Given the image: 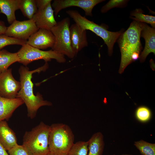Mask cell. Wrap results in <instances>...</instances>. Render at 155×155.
<instances>
[{
    "label": "cell",
    "instance_id": "1f68e13d",
    "mask_svg": "<svg viewBox=\"0 0 155 155\" xmlns=\"http://www.w3.org/2000/svg\"><path fill=\"white\" fill-rule=\"evenodd\" d=\"M121 155H133L129 154H122Z\"/></svg>",
    "mask_w": 155,
    "mask_h": 155
},
{
    "label": "cell",
    "instance_id": "6da1fadb",
    "mask_svg": "<svg viewBox=\"0 0 155 155\" xmlns=\"http://www.w3.org/2000/svg\"><path fill=\"white\" fill-rule=\"evenodd\" d=\"M48 67V62H45L43 65L32 71H30L27 67L23 66H21L19 69L21 87L17 98L23 100L27 108L28 116L31 119L35 117L40 108L52 105L51 102L44 100L42 95L39 92L36 95L34 94V84L32 80L34 73L45 71Z\"/></svg>",
    "mask_w": 155,
    "mask_h": 155
},
{
    "label": "cell",
    "instance_id": "5bb4252c",
    "mask_svg": "<svg viewBox=\"0 0 155 155\" xmlns=\"http://www.w3.org/2000/svg\"><path fill=\"white\" fill-rule=\"evenodd\" d=\"M140 37L144 38L145 46L140 54L139 58L140 62L145 61L148 55L150 53L155 54V29L144 23L141 30Z\"/></svg>",
    "mask_w": 155,
    "mask_h": 155
},
{
    "label": "cell",
    "instance_id": "4316f807",
    "mask_svg": "<svg viewBox=\"0 0 155 155\" xmlns=\"http://www.w3.org/2000/svg\"><path fill=\"white\" fill-rule=\"evenodd\" d=\"M9 155H30L25 146L17 145L8 151Z\"/></svg>",
    "mask_w": 155,
    "mask_h": 155
},
{
    "label": "cell",
    "instance_id": "7a4b0ae2",
    "mask_svg": "<svg viewBox=\"0 0 155 155\" xmlns=\"http://www.w3.org/2000/svg\"><path fill=\"white\" fill-rule=\"evenodd\" d=\"M144 23L133 20L117 40L121 55L119 73L121 74L130 64L139 58L142 49L140 33Z\"/></svg>",
    "mask_w": 155,
    "mask_h": 155
},
{
    "label": "cell",
    "instance_id": "9a60e30c",
    "mask_svg": "<svg viewBox=\"0 0 155 155\" xmlns=\"http://www.w3.org/2000/svg\"><path fill=\"white\" fill-rule=\"evenodd\" d=\"M24 103L20 98L10 99L0 96V121H8L15 110Z\"/></svg>",
    "mask_w": 155,
    "mask_h": 155
},
{
    "label": "cell",
    "instance_id": "8992f818",
    "mask_svg": "<svg viewBox=\"0 0 155 155\" xmlns=\"http://www.w3.org/2000/svg\"><path fill=\"white\" fill-rule=\"evenodd\" d=\"M70 20L65 18L57 22L51 31L55 37L52 50L72 59L76 55L71 47L70 34Z\"/></svg>",
    "mask_w": 155,
    "mask_h": 155
},
{
    "label": "cell",
    "instance_id": "d6986e66",
    "mask_svg": "<svg viewBox=\"0 0 155 155\" xmlns=\"http://www.w3.org/2000/svg\"><path fill=\"white\" fill-rule=\"evenodd\" d=\"M19 61L17 52L11 53L5 49L0 50V74L8 69L11 64Z\"/></svg>",
    "mask_w": 155,
    "mask_h": 155
},
{
    "label": "cell",
    "instance_id": "f1b7e54d",
    "mask_svg": "<svg viewBox=\"0 0 155 155\" xmlns=\"http://www.w3.org/2000/svg\"><path fill=\"white\" fill-rule=\"evenodd\" d=\"M7 28L4 22L0 21V35L5 34Z\"/></svg>",
    "mask_w": 155,
    "mask_h": 155
},
{
    "label": "cell",
    "instance_id": "d4e9b609",
    "mask_svg": "<svg viewBox=\"0 0 155 155\" xmlns=\"http://www.w3.org/2000/svg\"><path fill=\"white\" fill-rule=\"evenodd\" d=\"M129 0H110L100 9L102 13H105L109 10L115 8H123L126 6Z\"/></svg>",
    "mask_w": 155,
    "mask_h": 155
},
{
    "label": "cell",
    "instance_id": "484cf974",
    "mask_svg": "<svg viewBox=\"0 0 155 155\" xmlns=\"http://www.w3.org/2000/svg\"><path fill=\"white\" fill-rule=\"evenodd\" d=\"M151 112L149 109L144 106L138 107L135 112L137 118L142 122H146L148 121L151 116Z\"/></svg>",
    "mask_w": 155,
    "mask_h": 155
},
{
    "label": "cell",
    "instance_id": "4dcf8cb0",
    "mask_svg": "<svg viewBox=\"0 0 155 155\" xmlns=\"http://www.w3.org/2000/svg\"><path fill=\"white\" fill-rule=\"evenodd\" d=\"M150 63L151 68L153 71H154L155 70V63L154 61L152 59H151L150 61Z\"/></svg>",
    "mask_w": 155,
    "mask_h": 155
},
{
    "label": "cell",
    "instance_id": "44dd1931",
    "mask_svg": "<svg viewBox=\"0 0 155 155\" xmlns=\"http://www.w3.org/2000/svg\"><path fill=\"white\" fill-rule=\"evenodd\" d=\"M130 15L131 16L130 18L133 20L149 24L152 28H155V17L144 14L141 9H136L132 11L130 13Z\"/></svg>",
    "mask_w": 155,
    "mask_h": 155
},
{
    "label": "cell",
    "instance_id": "cb8c5ba5",
    "mask_svg": "<svg viewBox=\"0 0 155 155\" xmlns=\"http://www.w3.org/2000/svg\"><path fill=\"white\" fill-rule=\"evenodd\" d=\"M27 40L10 37L4 34L0 35V50L5 46L11 45L22 46L26 44Z\"/></svg>",
    "mask_w": 155,
    "mask_h": 155
},
{
    "label": "cell",
    "instance_id": "52a82bcc",
    "mask_svg": "<svg viewBox=\"0 0 155 155\" xmlns=\"http://www.w3.org/2000/svg\"><path fill=\"white\" fill-rule=\"evenodd\" d=\"M19 58V63L26 66L32 62L37 60L42 59L45 62L55 59L60 63L66 61L65 56L51 49L44 51L32 47L26 44L22 46L17 52Z\"/></svg>",
    "mask_w": 155,
    "mask_h": 155
},
{
    "label": "cell",
    "instance_id": "5b68a950",
    "mask_svg": "<svg viewBox=\"0 0 155 155\" xmlns=\"http://www.w3.org/2000/svg\"><path fill=\"white\" fill-rule=\"evenodd\" d=\"M66 12L82 29L90 30L102 38L107 46L109 55H112L114 44L123 32V29L116 32H111L104 26L89 20L76 10H69Z\"/></svg>",
    "mask_w": 155,
    "mask_h": 155
},
{
    "label": "cell",
    "instance_id": "7402d4cb",
    "mask_svg": "<svg viewBox=\"0 0 155 155\" xmlns=\"http://www.w3.org/2000/svg\"><path fill=\"white\" fill-rule=\"evenodd\" d=\"M134 145L139 150L141 155H155V144L143 140L134 142Z\"/></svg>",
    "mask_w": 155,
    "mask_h": 155
},
{
    "label": "cell",
    "instance_id": "2e32d148",
    "mask_svg": "<svg viewBox=\"0 0 155 155\" xmlns=\"http://www.w3.org/2000/svg\"><path fill=\"white\" fill-rule=\"evenodd\" d=\"M0 143L6 151L18 144L15 133L5 120L0 121Z\"/></svg>",
    "mask_w": 155,
    "mask_h": 155
},
{
    "label": "cell",
    "instance_id": "7c38bea8",
    "mask_svg": "<svg viewBox=\"0 0 155 155\" xmlns=\"http://www.w3.org/2000/svg\"><path fill=\"white\" fill-rule=\"evenodd\" d=\"M51 3L42 9H38L32 19L39 28L51 30L57 24Z\"/></svg>",
    "mask_w": 155,
    "mask_h": 155
},
{
    "label": "cell",
    "instance_id": "30bf717a",
    "mask_svg": "<svg viewBox=\"0 0 155 155\" xmlns=\"http://www.w3.org/2000/svg\"><path fill=\"white\" fill-rule=\"evenodd\" d=\"M21 87L20 82L16 80L12 73V69L0 74V96L10 99L17 98Z\"/></svg>",
    "mask_w": 155,
    "mask_h": 155
},
{
    "label": "cell",
    "instance_id": "277c9868",
    "mask_svg": "<svg viewBox=\"0 0 155 155\" xmlns=\"http://www.w3.org/2000/svg\"><path fill=\"white\" fill-rule=\"evenodd\" d=\"M50 126L42 121L31 130L26 131L23 145L30 155H49Z\"/></svg>",
    "mask_w": 155,
    "mask_h": 155
},
{
    "label": "cell",
    "instance_id": "e0dca14e",
    "mask_svg": "<svg viewBox=\"0 0 155 155\" xmlns=\"http://www.w3.org/2000/svg\"><path fill=\"white\" fill-rule=\"evenodd\" d=\"M20 0H0V13L7 17L10 25L15 20V11L19 9Z\"/></svg>",
    "mask_w": 155,
    "mask_h": 155
},
{
    "label": "cell",
    "instance_id": "83f0119b",
    "mask_svg": "<svg viewBox=\"0 0 155 155\" xmlns=\"http://www.w3.org/2000/svg\"><path fill=\"white\" fill-rule=\"evenodd\" d=\"M52 1L51 0H36L38 9H40L44 8L51 3Z\"/></svg>",
    "mask_w": 155,
    "mask_h": 155
},
{
    "label": "cell",
    "instance_id": "d6a6232c",
    "mask_svg": "<svg viewBox=\"0 0 155 155\" xmlns=\"http://www.w3.org/2000/svg\"><path fill=\"white\" fill-rule=\"evenodd\" d=\"M113 155H115V154H114Z\"/></svg>",
    "mask_w": 155,
    "mask_h": 155
},
{
    "label": "cell",
    "instance_id": "ac0fdd59",
    "mask_svg": "<svg viewBox=\"0 0 155 155\" xmlns=\"http://www.w3.org/2000/svg\"><path fill=\"white\" fill-rule=\"evenodd\" d=\"M88 141V155H102L104 143L103 135L101 132L94 133Z\"/></svg>",
    "mask_w": 155,
    "mask_h": 155
},
{
    "label": "cell",
    "instance_id": "4fadbf2b",
    "mask_svg": "<svg viewBox=\"0 0 155 155\" xmlns=\"http://www.w3.org/2000/svg\"><path fill=\"white\" fill-rule=\"evenodd\" d=\"M69 30L71 47L76 55L79 51L88 45L86 30L82 29L76 23L71 25Z\"/></svg>",
    "mask_w": 155,
    "mask_h": 155
},
{
    "label": "cell",
    "instance_id": "3957f363",
    "mask_svg": "<svg viewBox=\"0 0 155 155\" xmlns=\"http://www.w3.org/2000/svg\"><path fill=\"white\" fill-rule=\"evenodd\" d=\"M74 135L70 127L62 123L50 126L49 155H67L74 143Z\"/></svg>",
    "mask_w": 155,
    "mask_h": 155
},
{
    "label": "cell",
    "instance_id": "8fae6325",
    "mask_svg": "<svg viewBox=\"0 0 155 155\" xmlns=\"http://www.w3.org/2000/svg\"><path fill=\"white\" fill-rule=\"evenodd\" d=\"M55 42V37L51 30L40 28L30 37L26 44L41 50L52 48Z\"/></svg>",
    "mask_w": 155,
    "mask_h": 155
},
{
    "label": "cell",
    "instance_id": "603a6c76",
    "mask_svg": "<svg viewBox=\"0 0 155 155\" xmlns=\"http://www.w3.org/2000/svg\"><path fill=\"white\" fill-rule=\"evenodd\" d=\"M88 141H79L74 143L67 155H87Z\"/></svg>",
    "mask_w": 155,
    "mask_h": 155
},
{
    "label": "cell",
    "instance_id": "ffe728a7",
    "mask_svg": "<svg viewBox=\"0 0 155 155\" xmlns=\"http://www.w3.org/2000/svg\"><path fill=\"white\" fill-rule=\"evenodd\" d=\"M19 9L25 17L32 19L38 10L36 0H20Z\"/></svg>",
    "mask_w": 155,
    "mask_h": 155
},
{
    "label": "cell",
    "instance_id": "ba28073f",
    "mask_svg": "<svg viewBox=\"0 0 155 155\" xmlns=\"http://www.w3.org/2000/svg\"><path fill=\"white\" fill-rule=\"evenodd\" d=\"M39 29L32 19L23 21L16 20L7 27L4 34L16 38L27 40Z\"/></svg>",
    "mask_w": 155,
    "mask_h": 155
},
{
    "label": "cell",
    "instance_id": "9c48e42d",
    "mask_svg": "<svg viewBox=\"0 0 155 155\" xmlns=\"http://www.w3.org/2000/svg\"><path fill=\"white\" fill-rule=\"evenodd\" d=\"M104 0H55L51 4L54 13L57 16L62 10L71 7H77L82 9L86 16H92L93 9Z\"/></svg>",
    "mask_w": 155,
    "mask_h": 155
},
{
    "label": "cell",
    "instance_id": "f546056e",
    "mask_svg": "<svg viewBox=\"0 0 155 155\" xmlns=\"http://www.w3.org/2000/svg\"><path fill=\"white\" fill-rule=\"evenodd\" d=\"M0 155H9L6 150L0 143Z\"/></svg>",
    "mask_w": 155,
    "mask_h": 155
}]
</instances>
